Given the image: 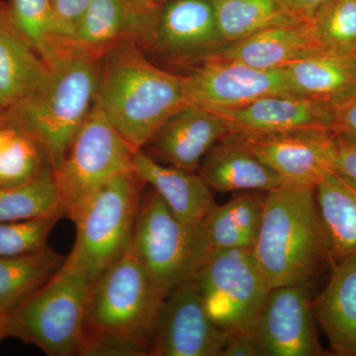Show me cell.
Here are the masks:
<instances>
[{"label": "cell", "instance_id": "e575fe53", "mask_svg": "<svg viewBox=\"0 0 356 356\" xmlns=\"http://www.w3.org/2000/svg\"><path fill=\"white\" fill-rule=\"evenodd\" d=\"M51 1L58 19L62 21L72 33L92 0H51Z\"/></svg>", "mask_w": 356, "mask_h": 356}, {"label": "cell", "instance_id": "603a6c76", "mask_svg": "<svg viewBox=\"0 0 356 356\" xmlns=\"http://www.w3.org/2000/svg\"><path fill=\"white\" fill-rule=\"evenodd\" d=\"M48 65L16 29L7 11L0 9V106L6 111L28 97Z\"/></svg>", "mask_w": 356, "mask_h": 356}, {"label": "cell", "instance_id": "ba28073f", "mask_svg": "<svg viewBox=\"0 0 356 356\" xmlns=\"http://www.w3.org/2000/svg\"><path fill=\"white\" fill-rule=\"evenodd\" d=\"M197 281L210 318L231 334H254L271 287L252 250H232L211 257Z\"/></svg>", "mask_w": 356, "mask_h": 356}, {"label": "cell", "instance_id": "52a82bcc", "mask_svg": "<svg viewBox=\"0 0 356 356\" xmlns=\"http://www.w3.org/2000/svg\"><path fill=\"white\" fill-rule=\"evenodd\" d=\"M136 152L110 124L95 99L65 158L54 168L65 216L76 221L102 185L134 170Z\"/></svg>", "mask_w": 356, "mask_h": 356}, {"label": "cell", "instance_id": "4316f807", "mask_svg": "<svg viewBox=\"0 0 356 356\" xmlns=\"http://www.w3.org/2000/svg\"><path fill=\"white\" fill-rule=\"evenodd\" d=\"M11 22L48 64L70 48L72 31L58 19L51 0H9Z\"/></svg>", "mask_w": 356, "mask_h": 356}, {"label": "cell", "instance_id": "3957f363", "mask_svg": "<svg viewBox=\"0 0 356 356\" xmlns=\"http://www.w3.org/2000/svg\"><path fill=\"white\" fill-rule=\"evenodd\" d=\"M47 65L31 95L6 111L4 126L31 137L55 168L95 105L102 58L70 48Z\"/></svg>", "mask_w": 356, "mask_h": 356}, {"label": "cell", "instance_id": "8fae6325", "mask_svg": "<svg viewBox=\"0 0 356 356\" xmlns=\"http://www.w3.org/2000/svg\"><path fill=\"white\" fill-rule=\"evenodd\" d=\"M227 44L212 0H168L147 53L172 67L192 69L216 57Z\"/></svg>", "mask_w": 356, "mask_h": 356}, {"label": "cell", "instance_id": "836d02e7", "mask_svg": "<svg viewBox=\"0 0 356 356\" xmlns=\"http://www.w3.org/2000/svg\"><path fill=\"white\" fill-rule=\"evenodd\" d=\"M334 110L337 135L356 140V92L334 104Z\"/></svg>", "mask_w": 356, "mask_h": 356}, {"label": "cell", "instance_id": "e0dca14e", "mask_svg": "<svg viewBox=\"0 0 356 356\" xmlns=\"http://www.w3.org/2000/svg\"><path fill=\"white\" fill-rule=\"evenodd\" d=\"M233 134L221 114L188 104L170 116L146 147L168 165L196 172L210 149Z\"/></svg>", "mask_w": 356, "mask_h": 356}, {"label": "cell", "instance_id": "4fadbf2b", "mask_svg": "<svg viewBox=\"0 0 356 356\" xmlns=\"http://www.w3.org/2000/svg\"><path fill=\"white\" fill-rule=\"evenodd\" d=\"M228 334L210 318L197 281H182L166 297L151 356H222Z\"/></svg>", "mask_w": 356, "mask_h": 356}, {"label": "cell", "instance_id": "1f68e13d", "mask_svg": "<svg viewBox=\"0 0 356 356\" xmlns=\"http://www.w3.org/2000/svg\"><path fill=\"white\" fill-rule=\"evenodd\" d=\"M65 212L34 219L0 222V257H16L48 247V238Z\"/></svg>", "mask_w": 356, "mask_h": 356}, {"label": "cell", "instance_id": "ab89813d", "mask_svg": "<svg viewBox=\"0 0 356 356\" xmlns=\"http://www.w3.org/2000/svg\"><path fill=\"white\" fill-rule=\"evenodd\" d=\"M136 1L147 2V3L163 4L168 0H136Z\"/></svg>", "mask_w": 356, "mask_h": 356}, {"label": "cell", "instance_id": "7a4b0ae2", "mask_svg": "<svg viewBox=\"0 0 356 356\" xmlns=\"http://www.w3.org/2000/svg\"><path fill=\"white\" fill-rule=\"evenodd\" d=\"M96 102L135 151L146 147L170 116L188 105L184 74L159 67L128 42L103 55Z\"/></svg>", "mask_w": 356, "mask_h": 356}, {"label": "cell", "instance_id": "7bdbcfd3", "mask_svg": "<svg viewBox=\"0 0 356 356\" xmlns=\"http://www.w3.org/2000/svg\"><path fill=\"white\" fill-rule=\"evenodd\" d=\"M355 56H356V54H355Z\"/></svg>", "mask_w": 356, "mask_h": 356}, {"label": "cell", "instance_id": "5bb4252c", "mask_svg": "<svg viewBox=\"0 0 356 356\" xmlns=\"http://www.w3.org/2000/svg\"><path fill=\"white\" fill-rule=\"evenodd\" d=\"M163 4L136 0H92L74 27L70 48L95 57L128 42L147 53L156 36Z\"/></svg>", "mask_w": 356, "mask_h": 356}, {"label": "cell", "instance_id": "ac0fdd59", "mask_svg": "<svg viewBox=\"0 0 356 356\" xmlns=\"http://www.w3.org/2000/svg\"><path fill=\"white\" fill-rule=\"evenodd\" d=\"M262 193V192H261ZM247 191L211 211L197 228L194 247L195 277L211 257L232 250H252L264 216L266 194Z\"/></svg>", "mask_w": 356, "mask_h": 356}, {"label": "cell", "instance_id": "f1b7e54d", "mask_svg": "<svg viewBox=\"0 0 356 356\" xmlns=\"http://www.w3.org/2000/svg\"><path fill=\"white\" fill-rule=\"evenodd\" d=\"M60 211L65 212L51 163L27 184L0 187V222L34 219Z\"/></svg>", "mask_w": 356, "mask_h": 356}, {"label": "cell", "instance_id": "d6986e66", "mask_svg": "<svg viewBox=\"0 0 356 356\" xmlns=\"http://www.w3.org/2000/svg\"><path fill=\"white\" fill-rule=\"evenodd\" d=\"M327 53L309 22L273 26L227 44L214 58L262 70L284 69L304 58Z\"/></svg>", "mask_w": 356, "mask_h": 356}, {"label": "cell", "instance_id": "5b68a950", "mask_svg": "<svg viewBox=\"0 0 356 356\" xmlns=\"http://www.w3.org/2000/svg\"><path fill=\"white\" fill-rule=\"evenodd\" d=\"M93 282L65 264L8 315V336L50 356L79 355Z\"/></svg>", "mask_w": 356, "mask_h": 356}, {"label": "cell", "instance_id": "9a60e30c", "mask_svg": "<svg viewBox=\"0 0 356 356\" xmlns=\"http://www.w3.org/2000/svg\"><path fill=\"white\" fill-rule=\"evenodd\" d=\"M329 131L234 136L283 182L316 188L334 170L336 138Z\"/></svg>", "mask_w": 356, "mask_h": 356}, {"label": "cell", "instance_id": "8d00e7d4", "mask_svg": "<svg viewBox=\"0 0 356 356\" xmlns=\"http://www.w3.org/2000/svg\"><path fill=\"white\" fill-rule=\"evenodd\" d=\"M327 0H280L285 11L298 22H310L314 14Z\"/></svg>", "mask_w": 356, "mask_h": 356}, {"label": "cell", "instance_id": "60d3db41", "mask_svg": "<svg viewBox=\"0 0 356 356\" xmlns=\"http://www.w3.org/2000/svg\"><path fill=\"white\" fill-rule=\"evenodd\" d=\"M4 119H6V110L0 106V127L4 126Z\"/></svg>", "mask_w": 356, "mask_h": 356}, {"label": "cell", "instance_id": "74e56055", "mask_svg": "<svg viewBox=\"0 0 356 356\" xmlns=\"http://www.w3.org/2000/svg\"><path fill=\"white\" fill-rule=\"evenodd\" d=\"M8 337V315L0 314V343Z\"/></svg>", "mask_w": 356, "mask_h": 356}, {"label": "cell", "instance_id": "277c9868", "mask_svg": "<svg viewBox=\"0 0 356 356\" xmlns=\"http://www.w3.org/2000/svg\"><path fill=\"white\" fill-rule=\"evenodd\" d=\"M252 252L271 288L310 281L331 266L316 188L284 184L266 192Z\"/></svg>", "mask_w": 356, "mask_h": 356}, {"label": "cell", "instance_id": "7402d4cb", "mask_svg": "<svg viewBox=\"0 0 356 356\" xmlns=\"http://www.w3.org/2000/svg\"><path fill=\"white\" fill-rule=\"evenodd\" d=\"M198 175L213 191L269 192L284 184L277 173L235 136L222 140L206 154Z\"/></svg>", "mask_w": 356, "mask_h": 356}, {"label": "cell", "instance_id": "7c38bea8", "mask_svg": "<svg viewBox=\"0 0 356 356\" xmlns=\"http://www.w3.org/2000/svg\"><path fill=\"white\" fill-rule=\"evenodd\" d=\"M310 281L271 288L254 330L259 356H322Z\"/></svg>", "mask_w": 356, "mask_h": 356}, {"label": "cell", "instance_id": "ffe728a7", "mask_svg": "<svg viewBox=\"0 0 356 356\" xmlns=\"http://www.w3.org/2000/svg\"><path fill=\"white\" fill-rule=\"evenodd\" d=\"M134 170L186 226L197 228L216 207L212 189L196 172L163 165L143 149L136 152Z\"/></svg>", "mask_w": 356, "mask_h": 356}, {"label": "cell", "instance_id": "f35d334b", "mask_svg": "<svg viewBox=\"0 0 356 356\" xmlns=\"http://www.w3.org/2000/svg\"><path fill=\"white\" fill-rule=\"evenodd\" d=\"M15 129L9 127V126H1L0 127V149L7 142V140L15 133Z\"/></svg>", "mask_w": 356, "mask_h": 356}, {"label": "cell", "instance_id": "9c48e42d", "mask_svg": "<svg viewBox=\"0 0 356 356\" xmlns=\"http://www.w3.org/2000/svg\"><path fill=\"white\" fill-rule=\"evenodd\" d=\"M197 228L180 222L153 188L143 193L130 248L168 295L191 278Z\"/></svg>", "mask_w": 356, "mask_h": 356}, {"label": "cell", "instance_id": "8992f818", "mask_svg": "<svg viewBox=\"0 0 356 356\" xmlns=\"http://www.w3.org/2000/svg\"><path fill=\"white\" fill-rule=\"evenodd\" d=\"M145 185L134 170L102 185L74 222L76 243L65 262L95 282L118 261L130 245Z\"/></svg>", "mask_w": 356, "mask_h": 356}, {"label": "cell", "instance_id": "2e32d148", "mask_svg": "<svg viewBox=\"0 0 356 356\" xmlns=\"http://www.w3.org/2000/svg\"><path fill=\"white\" fill-rule=\"evenodd\" d=\"M221 114L234 134L266 135L329 131L337 134L334 104L299 95H275ZM233 134V135H234Z\"/></svg>", "mask_w": 356, "mask_h": 356}, {"label": "cell", "instance_id": "d590c367", "mask_svg": "<svg viewBox=\"0 0 356 356\" xmlns=\"http://www.w3.org/2000/svg\"><path fill=\"white\" fill-rule=\"evenodd\" d=\"M222 356H259L254 334H240L228 336Z\"/></svg>", "mask_w": 356, "mask_h": 356}, {"label": "cell", "instance_id": "6da1fadb", "mask_svg": "<svg viewBox=\"0 0 356 356\" xmlns=\"http://www.w3.org/2000/svg\"><path fill=\"white\" fill-rule=\"evenodd\" d=\"M166 297L129 245L93 282L79 355L151 356Z\"/></svg>", "mask_w": 356, "mask_h": 356}, {"label": "cell", "instance_id": "f546056e", "mask_svg": "<svg viewBox=\"0 0 356 356\" xmlns=\"http://www.w3.org/2000/svg\"><path fill=\"white\" fill-rule=\"evenodd\" d=\"M309 23L325 51L355 56L356 0H327Z\"/></svg>", "mask_w": 356, "mask_h": 356}, {"label": "cell", "instance_id": "cb8c5ba5", "mask_svg": "<svg viewBox=\"0 0 356 356\" xmlns=\"http://www.w3.org/2000/svg\"><path fill=\"white\" fill-rule=\"evenodd\" d=\"M284 70L299 95L337 104L356 92V56L318 54Z\"/></svg>", "mask_w": 356, "mask_h": 356}, {"label": "cell", "instance_id": "b9f144b4", "mask_svg": "<svg viewBox=\"0 0 356 356\" xmlns=\"http://www.w3.org/2000/svg\"><path fill=\"white\" fill-rule=\"evenodd\" d=\"M4 4H6V1H0V9L3 7Z\"/></svg>", "mask_w": 356, "mask_h": 356}, {"label": "cell", "instance_id": "d4e9b609", "mask_svg": "<svg viewBox=\"0 0 356 356\" xmlns=\"http://www.w3.org/2000/svg\"><path fill=\"white\" fill-rule=\"evenodd\" d=\"M316 199L329 238L332 264L356 254V185L332 172L316 187Z\"/></svg>", "mask_w": 356, "mask_h": 356}, {"label": "cell", "instance_id": "83f0119b", "mask_svg": "<svg viewBox=\"0 0 356 356\" xmlns=\"http://www.w3.org/2000/svg\"><path fill=\"white\" fill-rule=\"evenodd\" d=\"M218 27L228 44L235 43L273 26L293 19L280 0H212Z\"/></svg>", "mask_w": 356, "mask_h": 356}, {"label": "cell", "instance_id": "d6a6232c", "mask_svg": "<svg viewBox=\"0 0 356 356\" xmlns=\"http://www.w3.org/2000/svg\"><path fill=\"white\" fill-rule=\"evenodd\" d=\"M334 170L356 185V140L337 135Z\"/></svg>", "mask_w": 356, "mask_h": 356}, {"label": "cell", "instance_id": "484cf974", "mask_svg": "<svg viewBox=\"0 0 356 356\" xmlns=\"http://www.w3.org/2000/svg\"><path fill=\"white\" fill-rule=\"evenodd\" d=\"M67 257L47 247L0 257V314L9 315L58 273Z\"/></svg>", "mask_w": 356, "mask_h": 356}, {"label": "cell", "instance_id": "4dcf8cb0", "mask_svg": "<svg viewBox=\"0 0 356 356\" xmlns=\"http://www.w3.org/2000/svg\"><path fill=\"white\" fill-rule=\"evenodd\" d=\"M16 130V129H15ZM47 163L43 149L20 131L0 149V187H14L34 179Z\"/></svg>", "mask_w": 356, "mask_h": 356}, {"label": "cell", "instance_id": "44dd1931", "mask_svg": "<svg viewBox=\"0 0 356 356\" xmlns=\"http://www.w3.org/2000/svg\"><path fill=\"white\" fill-rule=\"evenodd\" d=\"M327 285L313 300L314 317L337 356H356V254L331 264Z\"/></svg>", "mask_w": 356, "mask_h": 356}, {"label": "cell", "instance_id": "30bf717a", "mask_svg": "<svg viewBox=\"0 0 356 356\" xmlns=\"http://www.w3.org/2000/svg\"><path fill=\"white\" fill-rule=\"evenodd\" d=\"M188 104L219 112L275 95H297L284 69L262 70L212 58L184 74Z\"/></svg>", "mask_w": 356, "mask_h": 356}]
</instances>
